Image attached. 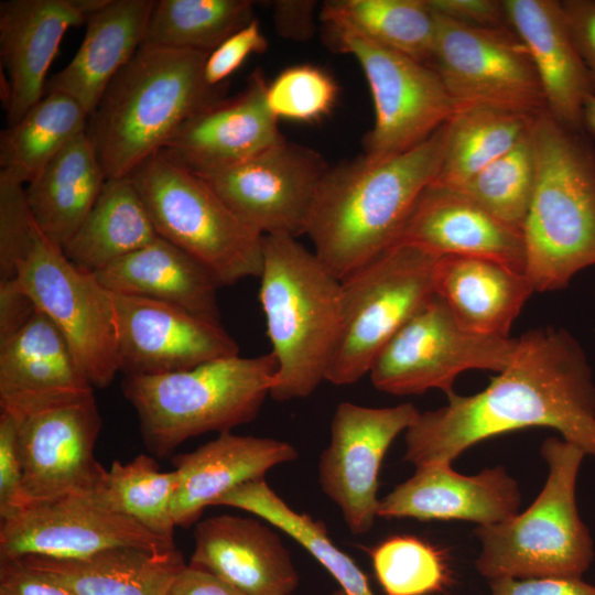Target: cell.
<instances>
[{
  "instance_id": "18",
  "label": "cell",
  "mask_w": 595,
  "mask_h": 595,
  "mask_svg": "<svg viewBox=\"0 0 595 595\" xmlns=\"http://www.w3.org/2000/svg\"><path fill=\"white\" fill-rule=\"evenodd\" d=\"M110 294L118 366L125 376L185 370L239 353L220 322L166 302Z\"/></svg>"
},
{
  "instance_id": "20",
  "label": "cell",
  "mask_w": 595,
  "mask_h": 595,
  "mask_svg": "<svg viewBox=\"0 0 595 595\" xmlns=\"http://www.w3.org/2000/svg\"><path fill=\"white\" fill-rule=\"evenodd\" d=\"M267 85L257 69L242 91L196 112L159 152L201 174L247 160L283 140L266 102Z\"/></svg>"
},
{
  "instance_id": "19",
  "label": "cell",
  "mask_w": 595,
  "mask_h": 595,
  "mask_svg": "<svg viewBox=\"0 0 595 595\" xmlns=\"http://www.w3.org/2000/svg\"><path fill=\"white\" fill-rule=\"evenodd\" d=\"M107 0H6L0 3L2 101L8 127L45 94L48 68L68 29L86 24Z\"/></svg>"
},
{
  "instance_id": "9",
  "label": "cell",
  "mask_w": 595,
  "mask_h": 595,
  "mask_svg": "<svg viewBox=\"0 0 595 595\" xmlns=\"http://www.w3.org/2000/svg\"><path fill=\"white\" fill-rule=\"evenodd\" d=\"M128 177L158 235L202 263L220 286L260 277L263 236L245 224L202 177L162 152Z\"/></svg>"
},
{
  "instance_id": "8",
  "label": "cell",
  "mask_w": 595,
  "mask_h": 595,
  "mask_svg": "<svg viewBox=\"0 0 595 595\" xmlns=\"http://www.w3.org/2000/svg\"><path fill=\"white\" fill-rule=\"evenodd\" d=\"M541 454L549 467L539 496L523 512L496 524L477 526L475 567L497 578H582L594 559V543L576 507L578 470L586 455L576 445L547 439Z\"/></svg>"
},
{
  "instance_id": "13",
  "label": "cell",
  "mask_w": 595,
  "mask_h": 595,
  "mask_svg": "<svg viewBox=\"0 0 595 595\" xmlns=\"http://www.w3.org/2000/svg\"><path fill=\"white\" fill-rule=\"evenodd\" d=\"M434 15L436 39L428 65L457 108L483 105L530 116L547 110L530 54L511 26H472Z\"/></svg>"
},
{
  "instance_id": "10",
  "label": "cell",
  "mask_w": 595,
  "mask_h": 595,
  "mask_svg": "<svg viewBox=\"0 0 595 595\" xmlns=\"http://www.w3.org/2000/svg\"><path fill=\"white\" fill-rule=\"evenodd\" d=\"M436 259L399 242L340 281V328L326 381L348 386L369 374L381 348L434 294Z\"/></svg>"
},
{
  "instance_id": "41",
  "label": "cell",
  "mask_w": 595,
  "mask_h": 595,
  "mask_svg": "<svg viewBox=\"0 0 595 595\" xmlns=\"http://www.w3.org/2000/svg\"><path fill=\"white\" fill-rule=\"evenodd\" d=\"M338 86L323 68L296 64L281 71L266 89V102L279 120L315 122L331 113Z\"/></svg>"
},
{
  "instance_id": "23",
  "label": "cell",
  "mask_w": 595,
  "mask_h": 595,
  "mask_svg": "<svg viewBox=\"0 0 595 595\" xmlns=\"http://www.w3.org/2000/svg\"><path fill=\"white\" fill-rule=\"evenodd\" d=\"M273 528L256 516L203 519L196 523L188 564L215 574L245 595H292L299 584L298 571Z\"/></svg>"
},
{
  "instance_id": "42",
  "label": "cell",
  "mask_w": 595,
  "mask_h": 595,
  "mask_svg": "<svg viewBox=\"0 0 595 595\" xmlns=\"http://www.w3.org/2000/svg\"><path fill=\"white\" fill-rule=\"evenodd\" d=\"M268 47L258 20L231 34L212 51L205 62L204 77L209 86H220L252 54Z\"/></svg>"
},
{
  "instance_id": "34",
  "label": "cell",
  "mask_w": 595,
  "mask_h": 595,
  "mask_svg": "<svg viewBox=\"0 0 595 595\" xmlns=\"http://www.w3.org/2000/svg\"><path fill=\"white\" fill-rule=\"evenodd\" d=\"M537 116L483 105L457 108L446 123L442 163L431 184L461 187L517 145Z\"/></svg>"
},
{
  "instance_id": "11",
  "label": "cell",
  "mask_w": 595,
  "mask_h": 595,
  "mask_svg": "<svg viewBox=\"0 0 595 595\" xmlns=\"http://www.w3.org/2000/svg\"><path fill=\"white\" fill-rule=\"evenodd\" d=\"M333 48L350 54L367 79L375 122L365 137V156L380 161L419 145L457 107L430 65L382 47L334 22H323Z\"/></svg>"
},
{
  "instance_id": "24",
  "label": "cell",
  "mask_w": 595,
  "mask_h": 595,
  "mask_svg": "<svg viewBox=\"0 0 595 595\" xmlns=\"http://www.w3.org/2000/svg\"><path fill=\"white\" fill-rule=\"evenodd\" d=\"M509 25L524 43L545 98L562 126L584 130V110L594 88L570 31L561 1L504 0Z\"/></svg>"
},
{
  "instance_id": "37",
  "label": "cell",
  "mask_w": 595,
  "mask_h": 595,
  "mask_svg": "<svg viewBox=\"0 0 595 595\" xmlns=\"http://www.w3.org/2000/svg\"><path fill=\"white\" fill-rule=\"evenodd\" d=\"M178 485L176 469L161 472L153 456L140 454L128 463L115 461L94 493L112 510L174 544L173 502Z\"/></svg>"
},
{
  "instance_id": "17",
  "label": "cell",
  "mask_w": 595,
  "mask_h": 595,
  "mask_svg": "<svg viewBox=\"0 0 595 595\" xmlns=\"http://www.w3.org/2000/svg\"><path fill=\"white\" fill-rule=\"evenodd\" d=\"M419 414L412 403L371 408L340 402L336 407L329 443L318 462V483L354 534L372 528L380 502L377 495L382 459Z\"/></svg>"
},
{
  "instance_id": "31",
  "label": "cell",
  "mask_w": 595,
  "mask_h": 595,
  "mask_svg": "<svg viewBox=\"0 0 595 595\" xmlns=\"http://www.w3.org/2000/svg\"><path fill=\"white\" fill-rule=\"evenodd\" d=\"M106 181L97 153L84 132L26 185L25 198L36 225L63 249L90 212Z\"/></svg>"
},
{
  "instance_id": "38",
  "label": "cell",
  "mask_w": 595,
  "mask_h": 595,
  "mask_svg": "<svg viewBox=\"0 0 595 595\" xmlns=\"http://www.w3.org/2000/svg\"><path fill=\"white\" fill-rule=\"evenodd\" d=\"M250 0H155L144 44L210 53L251 21Z\"/></svg>"
},
{
  "instance_id": "29",
  "label": "cell",
  "mask_w": 595,
  "mask_h": 595,
  "mask_svg": "<svg viewBox=\"0 0 595 595\" xmlns=\"http://www.w3.org/2000/svg\"><path fill=\"white\" fill-rule=\"evenodd\" d=\"M96 275L109 292L166 302L219 322V283L196 259L161 237Z\"/></svg>"
},
{
  "instance_id": "2",
  "label": "cell",
  "mask_w": 595,
  "mask_h": 595,
  "mask_svg": "<svg viewBox=\"0 0 595 595\" xmlns=\"http://www.w3.org/2000/svg\"><path fill=\"white\" fill-rule=\"evenodd\" d=\"M446 123L399 155L380 161L361 155L328 169L305 235L337 279L344 280L399 242L414 204L440 170Z\"/></svg>"
},
{
  "instance_id": "49",
  "label": "cell",
  "mask_w": 595,
  "mask_h": 595,
  "mask_svg": "<svg viewBox=\"0 0 595 595\" xmlns=\"http://www.w3.org/2000/svg\"><path fill=\"white\" fill-rule=\"evenodd\" d=\"M35 310L31 299L12 279L0 280V342L19 329Z\"/></svg>"
},
{
  "instance_id": "21",
  "label": "cell",
  "mask_w": 595,
  "mask_h": 595,
  "mask_svg": "<svg viewBox=\"0 0 595 595\" xmlns=\"http://www.w3.org/2000/svg\"><path fill=\"white\" fill-rule=\"evenodd\" d=\"M520 502L519 485L502 466L463 475L448 463L433 464L415 468L410 478L381 498L378 517L490 526L516 516Z\"/></svg>"
},
{
  "instance_id": "48",
  "label": "cell",
  "mask_w": 595,
  "mask_h": 595,
  "mask_svg": "<svg viewBox=\"0 0 595 595\" xmlns=\"http://www.w3.org/2000/svg\"><path fill=\"white\" fill-rule=\"evenodd\" d=\"M273 20L277 32L295 41L309 40L315 29V1L279 0L273 4Z\"/></svg>"
},
{
  "instance_id": "22",
  "label": "cell",
  "mask_w": 595,
  "mask_h": 595,
  "mask_svg": "<svg viewBox=\"0 0 595 595\" xmlns=\"http://www.w3.org/2000/svg\"><path fill=\"white\" fill-rule=\"evenodd\" d=\"M399 242L440 258L488 259L524 273L523 235L464 193L430 184L420 195ZM398 242V244H399Z\"/></svg>"
},
{
  "instance_id": "26",
  "label": "cell",
  "mask_w": 595,
  "mask_h": 595,
  "mask_svg": "<svg viewBox=\"0 0 595 595\" xmlns=\"http://www.w3.org/2000/svg\"><path fill=\"white\" fill-rule=\"evenodd\" d=\"M91 392L68 342L40 310L0 342V410L13 412Z\"/></svg>"
},
{
  "instance_id": "39",
  "label": "cell",
  "mask_w": 595,
  "mask_h": 595,
  "mask_svg": "<svg viewBox=\"0 0 595 595\" xmlns=\"http://www.w3.org/2000/svg\"><path fill=\"white\" fill-rule=\"evenodd\" d=\"M536 182V154L529 133L510 151L457 190L522 231Z\"/></svg>"
},
{
  "instance_id": "25",
  "label": "cell",
  "mask_w": 595,
  "mask_h": 595,
  "mask_svg": "<svg viewBox=\"0 0 595 595\" xmlns=\"http://www.w3.org/2000/svg\"><path fill=\"white\" fill-rule=\"evenodd\" d=\"M296 458L298 451L289 442L231 432L173 456L180 476L173 502L175 526L186 529L197 523L206 507L234 488L263 479L273 467Z\"/></svg>"
},
{
  "instance_id": "33",
  "label": "cell",
  "mask_w": 595,
  "mask_h": 595,
  "mask_svg": "<svg viewBox=\"0 0 595 595\" xmlns=\"http://www.w3.org/2000/svg\"><path fill=\"white\" fill-rule=\"evenodd\" d=\"M88 113L71 96L45 93L0 133V180L29 184L73 139L87 131Z\"/></svg>"
},
{
  "instance_id": "27",
  "label": "cell",
  "mask_w": 595,
  "mask_h": 595,
  "mask_svg": "<svg viewBox=\"0 0 595 595\" xmlns=\"http://www.w3.org/2000/svg\"><path fill=\"white\" fill-rule=\"evenodd\" d=\"M154 4L155 0H107L87 21L73 58L47 79L45 93L71 96L90 116L108 85L144 43Z\"/></svg>"
},
{
  "instance_id": "35",
  "label": "cell",
  "mask_w": 595,
  "mask_h": 595,
  "mask_svg": "<svg viewBox=\"0 0 595 595\" xmlns=\"http://www.w3.org/2000/svg\"><path fill=\"white\" fill-rule=\"evenodd\" d=\"M215 506L245 510L288 534L333 576L346 595H375L365 573L331 540L325 524L292 509L264 478L234 488Z\"/></svg>"
},
{
  "instance_id": "4",
  "label": "cell",
  "mask_w": 595,
  "mask_h": 595,
  "mask_svg": "<svg viewBox=\"0 0 595 595\" xmlns=\"http://www.w3.org/2000/svg\"><path fill=\"white\" fill-rule=\"evenodd\" d=\"M547 110L531 126L536 182L522 227L534 291L564 289L595 264V147Z\"/></svg>"
},
{
  "instance_id": "14",
  "label": "cell",
  "mask_w": 595,
  "mask_h": 595,
  "mask_svg": "<svg viewBox=\"0 0 595 595\" xmlns=\"http://www.w3.org/2000/svg\"><path fill=\"white\" fill-rule=\"evenodd\" d=\"M8 413L17 428L25 505L99 487L107 469L94 453L102 426L94 392Z\"/></svg>"
},
{
  "instance_id": "36",
  "label": "cell",
  "mask_w": 595,
  "mask_h": 595,
  "mask_svg": "<svg viewBox=\"0 0 595 595\" xmlns=\"http://www.w3.org/2000/svg\"><path fill=\"white\" fill-rule=\"evenodd\" d=\"M320 18L418 62L432 58L436 20L425 0H331Z\"/></svg>"
},
{
  "instance_id": "46",
  "label": "cell",
  "mask_w": 595,
  "mask_h": 595,
  "mask_svg": "<svg viewBox=\"0 0 595 595\" xmlns=\"http://www.w3.org/2000/svg\"><path fill=\"white\" fill-rule=\"evenodd\" d=\"M0 595H76L20 560L0 561Z\"/></svg>"
},
{
  "instance_id": "43",
  "label": "cell",
  "mask_w": 595,
  "mask_h": 595,
  "mask_svg": "<svg viewBox=\"0 0 595 595\" xmlns=\"http://www.w3.org/2000/svg\"><path fill=\"white\" fill-rule=\"evenodd\" d=\"M25 505L23 468L13 418L0 411V520Z\"/></svg>"
},
{
  "instance_id": "30",
  "label": "cell",
  "mask_w": 595,
  "mask_h": 595,
  "mask_svg": "<svg viewBox=\"0 0 595 595\" xmlns=\"http://www.w3.org/2000/svg\"><path fill=\"white\" fill-rule=\"evenodd\" d=\"M35 572L76 595H167L186 565L176 548H115L83 559L29 555L20 559Z\"/></svg>"
},
{
  "instance_id": "32",
  "label": "cell",
  "mask_w": 595,
  "mask_h": 595,
  "mask_svg": "<svg viewBox=\"0 0 595 595\" xmlns=\"http://www.w3.org/2000/svg\"><path fill=\"white\" fill-rule=\"evenodd\" d=\"M158 237L131 180L107 178L90 212L63 250L76 267L97 273Z\"/></svg>"
},
{
  "instance_id": "3",
  "label": "cell",
  "mask_w": 595,
  "mask_h": 595,
  "mask_svg": "<svg viewBox=\"0 0 595 595\" xmlns=\"http://www.w3.org/2000/svg\"><path fill=\"white\" fill-rule=\"evenodd\" d=\"M208 53L142 44L108 85L87 136L107 178L127 177L192 116L223 99L204 77Z\"/></svg>"
},
{
  "instance_id": "50",
  "label": "cell",
  "mask_w": 595,
  "mask_h": 595,
  "mask_svg": "<svg viewBox=\"0 0 595 595\" xmlns=\"http://www.w3.org/2000/svg\"><path fill=\"white\" fill-rule=\"evenodd\" d=\"M167 595H245L215 574L186 564L175 576Z\"/></svg>"
},
{
  "instance_id": "12",
  "label": "cell",
  "mask_w": 595,
  "mask_h": 595,
  "mask_svg": "<svg viewBox=\"0 0 595 595\" xmlns=\"http://www.w3.org/2000/svg\"><path fill=\"white\" fill-rule=\"evenodd\" d=\"M517 344L518 338L466 331L434 293L381 348L369 375L374 387L389 394L441 389L448 396L465 370H504Z\"/></svg>"
},
{
  "instance_id": "47",
  "label": "cell",
  "mask_w": 595,
  "mask_h": 595,
  "mask_svg": "<svg viewBox=\"0 0 595 595\" xmlns=\"http://www.w3.org/2000/svg\"><path fill=\"white\" fill-rule=\"evenodd\" d=\"M561 4L595 96V0H563Z\"/></svg>"
},
{
  "instance_id": "15",
  "label": "cell",
  "mask_w": 595,
  "mask_h": 595,
  "mask_svg": "<svg viewBox=\"0 0 595 595\" xmlns=\"http://www.w3.org/2000/svg\"><path fill=\"white\" fill-rule=\"evenodd\" d=\"M328 169L314 150L283 139L247 160L196 175L262 236L298 238L306 234Z\"/></svg>"
},
{
  "instance_id": "6",
  "label": "cell",
  "mask_w": 595,
  "mask_h": 595,
  "mask_svg": "<svg viewBox=\"0 0 595 595\" xmlns=\"http://www.w3.org/2000/svg\"><path fill=\"white\" fill-rule=\"evenodd\" d=\"M0 274L57 326L94 388L112 382L119 366L111 294L66 257L28 207L0 219Z\"/></svg>"
},
{
  "instance_id": "5",
  "label": "cell",
  "mask_w": 595,
  "mask_h": 595,
  "mask_svg": "<svg viewBox=\"0 0 595 595\" xmlns=\"http://www.w3.org/2000/svg\"><path fill=\"white\" fill-rule=\"evenodd\" d=\"M259 301L278 370L270 397L311 396L326 380L342 320V282L296 238L263 236Z\"/></svg>"
},
{
  "instance_id": "44",
  "label": "cell",
  "mask_w": 595,
  "mask_h": 595,
  "mask_svg": "<svg viewBox=\"0 0 595 595\" xmlns=\"http://www.w3.org/2000/svg\"><path fill=\"white\" fill-rule=\"evenodd\" d=\"M429 9L453 21L480 28L510 26L504 0H425Z\"/></svg>"
},
{
  "instance_id": "45",
  "label": "cell",
  "mask_w": 595,
  "mask_h": 595,
  "mask_svg": "<svg viewBox=\"0 0 595 595\" xmlns=\"http://www.w3.org/2000/svg\"><path fill=\"white\" fill-rule=\"evenodd\" d=\"M489 595H595V586L582 578L506 577L490 581Z\"/></svg>"
},
{
  "instance_id": "7",
  "label": "cell",
  "mask_w": 595,
  "mask_h": 595,
  "mask_svg": "<svg viewBox=\"0 0 595 595\" xmlns=\"http://www.w3.org/2000/svg\"><path fill=\"white\" fill-rule=\"evenodd\" d=\"M277 370L272 353L236 355L174 372L125 376L121 389L148 452L166 458L191 437L251 422L270 396Z\"/></svg>"
},
{
  "instance_id": "52",
  "label": "cell",
  "mask_w": 595,
  "mask_h": 595,
  "mask_svg": "<svg viewBox=\"0 0 595 595\" xmlns=\"http://www.w3.org/2000/svg\"><path fill=\"white\" fill-rule=\"evenodd\" d=\"M332 595H346V594L342 589H337Z\"/></svg>"
},
{
  "instance_id": "28",
  "label": "cell",
  "mask_w": 595,
  "mask_h": 595,
  "mask_svg": "<svg viewBox=\"0 0 595 595\" xmlns=\"http://www.w3.org/2000/svg\"><path fill=\"white\" fill-rule=\"evenodd\" d=\"M433 289L463 328L498 337H509L534 292L524 273L488 259L461 256L436 259Z\"/></svg>"
},
{
  "instance_id": "16",
  "label": "cell",
  "mask_w": 595,
  "mask_h": 595,
  "mask_svg": "<svg viewBox=\"0 0 595 595\" xmlns=\"http://www.w3.org/2000/svg\"><path fill=\"white\" fill-rule=\"evenodd\" d=\"M175 548L97 495L72 493L33 501L0 520V561L29 555L83 559L115 548Z\"/></svg>"
},
{
  "instance_id": "51",
  "label": "cell",
  "mask_w": 595,
  "mask_h": 595,
  "mask_svg": "<svg viewBox=\"0 0 595 595\" xmlns=\"http://www.w3.org/2000/svg\"><path fill=\"white\" fill-rule=\"evenodd\" d=\"M584 130L595 137V96L589 97L585 106Z\"/></svg>"
},
{
  "instance_id": "1",
  "label": "cell",
  "mask_w": 595,
  "mask_h": 595,
  "mask_svg": "<svg viewBox=\"0 0 595 595\" xmlns=\"http://www.w3.org/2000/svg\"><path fill=\"white\" fill-rule=\"evenodd\" d=\"M551 428L595 457V383L576 339L562 328L518 338L508 366L480 392H452L405 431L403 459L415 468L452 464L472 445L527 428Z\"/></svg>"
},
{
  "instance_id": "40",
  "label": "cell",
  "mask_w": 595,
  "mask_h": 595,
  "mask_svg": "<svg viewBox=\"0 0 595 595\" xmlns=\"http://www.w3.org/2000/svg\"><path fill=\"white\" fill-rule=\"evenodd\" d=\"M369 553L386 595H430L443 591L451 582L446 555L414 536H392Z\"/></svg>"
}]
</instances>
